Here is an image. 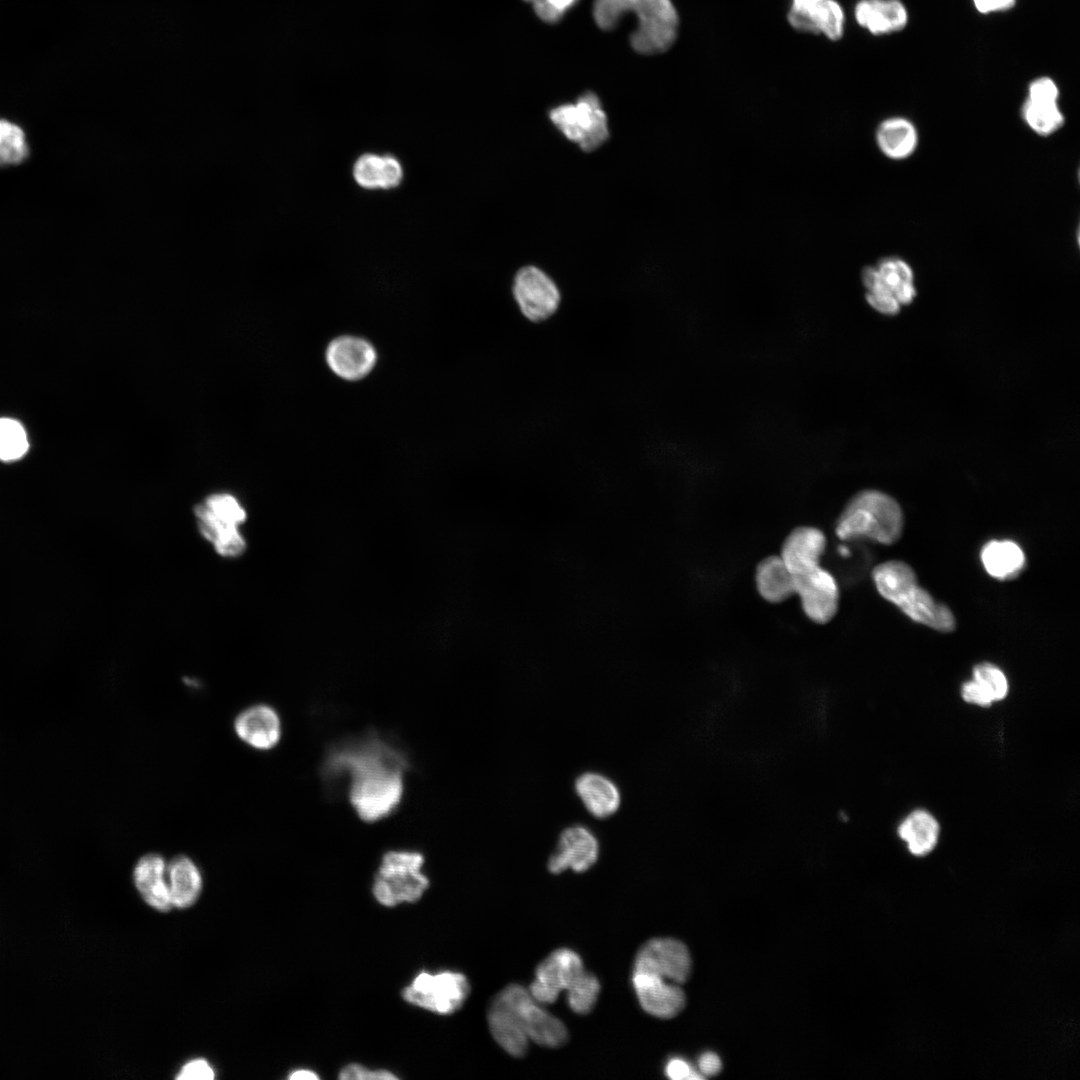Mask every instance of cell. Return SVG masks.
Wrapping results in <instances>:
<instances>
[{
	"mask_svg": "<svg viewBox=\"0 0 1080 1080\" xmlns=\"http://www.w3.org/2000/svg\"><path fill=\"white\" fill-rule=\"evenodd\" d=\"M405 755L377 734L334 745L324 760L322 775L329 784L342 777L349 781V800L365 822L392 814L403 794Z\"/></svg>",
	"mask_w": 1080,
	"mask_h": 1080,
	"instance_id": "1",
	"label": "cell"
},
{
	"mask_svg": "<svg viewBox=\"0 0 1080 1080\" xmlns=\"http://www.w3.org/2000/svg\"><path fill=\"white\" fill-rule=\"evenodd\" d=\"M629 12L634 13L637 20L630 39L637 52L656 54L670 48L679 25L677 11L670 0H595L593 6L595 22L604 30L616 26Z\"/></svg>",
	"mask_w": 1080,
	"mask_h": 1080,
	"instance_id": "2",
	"label": "cell"
},
{
	"mask_svg": "<svg viewBox=\"0 0 1080 1080\" xmlns=\"http://www.w3.org/2000/svg\"><path fill=\"white\" fill-rule=\"evenodd\" d=\"M872 578L878 593L913 621L940 632L955 629L951 610L919 586L913 569L905 562L890 560L878 564Z\"/></svg>",
	"mask_w": 1080,
	"mask_h": 1080,
	"instance_id": "3",
	"label": "cell"
},
{
	"mask_svg": "<svg viewBox=\"0 0 1080 1080\" xmlns=\"http://www.w3.org/2000/svg\"><path fill=\"white\" fill-rule=\"evenodd\" d=\"M903 530V514L897 501L878 490H862L846 504L835 524L840 540L866 539L890 545Z\"/></svg>",
	"mask_w": 1080,
	"mask_h": 1080,
	"instance_id": "4",
	"label": "cell"
},
{
	"mask_svg": "<svg viewBox=\"0 0 1080 1080\" xmlns=\"http://www.w3.org/2000/svg\"><path fill=\"white\" fill-rule=\"evenodd\" d=\"M424 857L416 851H389L382 857L372 885L373 896L383 906L418 901L429 886L422 872Z\"/></svg>",
	"mask_w": 1080,
	"mask_h": 1080,
	"instance_id": "5",
	"label": "cell"
},
{
	"mask_svg": "<svg viewBox=\"0 0 1080 1080\" xmlns=\"http://www.w3.org/2000/svg\"><path fill=\"white\" fill-rule=\"evenodd\" d=\"M197 527L223 557H238L247 547L240 532L247 513L237 498L227 493L208 496L194 508Z\"/></svg>",
	"mask_w": 1080,
	"mask_h": 1080,
	"instance_id": "6",
	"label": "cell"
},
{
	"mask_svg": "<svg viewBox=\"0 0 1080 1080\" xmlns=\"http://www.w3.org/2000/svg\"><path fill=\"white\" fill-rule=\"evenodd\" d=\"M862 282L868 304L882 314H897L901 305L910 304L916 296L911 267L896 257L885 258L876 267H866Z\"/></svg>",
	"mask_w": 1080,
	"mask_h": 1080,
	"instance_id": "7",
	"label": "cell"
},
{
	"mask_svg": "<svg viewBox=\"0 0 1080 1080\" xmlns=\"http://www.w3.org/2000/svg\"><path fill=\"white\" fill-rule=\"evenodd\" d=\"M549 118L568 140L585 152L597 149L609 137L607 116L593 92L584 93L575 103L553 108Z\"/></svg>",
	"mask_w": 1080,
	"mask_h": 1080,
	"instance_id": "8",
	"label": "cell"
},
{
	"mask_svg": "<svg viewBox=\"0 0 1080 1080\" xmlns=\"http://www.w3.org/2000/svg\"><path fill=\"white\" fill-rule=\"evenodd\" d=\"M470 993L467 977L457 971H421L403 988L402 998L430 1012L449 1015L460 1009Z\"/></svg>",
	"mask_w": 1080,
	"mask_h": 1080,
	"instance_id": "9",
	"label": "cell"
},
{
	"mask_svg": "<svg viewBox=\"0 0 1080 1080\" xmlns=\"http://www.w3.org/2000/svg\"><path fill=\"white\" fill-rule=\"evenodd\" d=\"M516 1015L529 1040L546 1046L559 1047L568 1039L565 1025L541 1008L529 991L518 984L505 987L496 995Z\"/></svg>",
	"mask_w": 1080,
	"mask_h": 1080,
	"instance_id": "10",
	"label": "cell"
},
{
	"mask_svg": "<svg viewBox=\"0 0 1080 1080\" xmlns=\"http://www.w3.org/2000/svg\"><path fill=\"white\" fill-rule=\"evenodd\" d=\"M514 301L522 316L532 323L550 319L559 309L561 294L554 280L540 268H520L512 284Z\"/></svg>",
	"mask_w": 1080,
	"mask_h": 1080,
	"instance_id": "11",
	"label": "cell"
},
{
	"mask_svg": "<svg viewBox=\"0 0 1080 1080\" xmlns=\"http://www.w3.org/2000/svg\"><path fill=\"white\" fill-rule=\"evenodd\" d=\"M633 971L647 972L670 982L682 984L691 972V957L687 947L671 938H655L638 951Z\"/></svg>",
	"mask_w": 1080,
	"mask_h": 1080,
	"instance_id": "12",
	"label": "cell"
},
{
	"mask_svg": "<svg viewBox=\"0 0 1080 1080\" xmlns=\"http://www.w3.org/2000/svg\"><path fill=\"white\" fill-rule=\"evenodd\" d=\"M584 971L582 959L575 951L555 950L537 966L528 991L537 1003L552 1004Z\"/></svg>",
	"mask_w": 1080,
	"mask_h": 1080,
	"instance_id": "13",
	"label": "cell"
},
{
	"mask_svg": "<svg viewBox=\"0 0 1080 1080\" xmlns=\"http://www.w3.org/2000/svg\"><path fill=\"white\" fill-rule=\"evenodd\" d=\"M794 594L800 598L805 615L814 623L826 624L836 615L839 587L834 576L819 566L813 571L793 576Z\"/></svg>",
	"mask_w": 1080,
	"mask_h": 1080,
	"instance_id": "14",
	"label": "cell"
},
{
	"mask_svg": "<svg viewBox=\"0 0 1080 1080\" xmlns=\"http://www.w3.org/2000/svg\"><path fill=\"white\" fill-rule=\"evenodd\" d=\"M598 856L599 843L594 834L583 825H573L561 832L547 867L553 874L567 869L585 872L596 863Z\"/></svg>",
	"mask_w": 1080,
	"mask_h": 1080,
	"instance_id": "15",
	"label": "cell"
},
{
	"mask_svg": "<svg viewBox=\"0 0 1080 1080\" xmlns=\"http://www.w3.org/2000/svg\"><path fill=\"white\" fill-rule=\"evenodd\" d=\"M632 984L641 1007L654 1017L673 1018L685 1007L686 997L680 984L639 971H633Z\"/></svg>",
	"mask_w": 1080,
	"mask_h": 1080,
	"instance_id": "16",
	"label": "cell"
},
{
	"mask_svg": "<svg viewBox=\"0 0 1080 1080\" xmlns=\"http://www.w3.org/2000/svg\"><path fill=\"white\" fill-rule=\"evenodd\" d=\"M788 21L796 30L831 40L841 38L844 30V13L835 0H793Z\"/></svg>",
	"mask_w": 1080,
	"mask_h": 1080,
	"instance_id": "17",
	"label": "cell"
},
{
	"mask_svg": "<svg viewBox=\"0 0 1080 1080\" xmlns=\"http://www.w3.org/2000/svg\"><path fill=\"white\" fill-rule=\"evenodd\" d=\"M826 543L819 528L799 526L787 535L779 556L793 576L806 574L820 566Z\"/></svg>",
	"mask_w": 1080,
	"mask_h": 1080,
	"instance_id": "18",
	"label": "cell"
},
{
	"mask_svg": "<svg viewBox=\"0 0 1080 1080\" xmlns=\"http://www.w3.org/2000/svg\"><path fill=\"white\" fill-rule=\"evenodd\" d=\"M233 726L240 740L257 750H270L281 738L280 717L276 710L267 704H255L242 710L236 716Z\"/></svg>",
	"mask_w": 1080,
	"mask_h": 1080,
	"instance_id": "19",
	"label": "cell"
},
{
	"mask_svg": "<svg viewBox=\"0 0 1080 1080\" xmlns=\"http://www.w3.org/2000/svg\"><path fill=\"white\" fill-rule=\"evenodd\" d=\"M326 360L332 371L347 380L367 375L376 362V352L367 341L352 336L333 340L327 348Z\"/></svg>",
	"mask_w": 1080,
	"mask_h": 1080,
	"instance_id": "20",
	"label": "cell"
},
{
	"mask_svg": "<svg viewBox=\"0 0 1080 1080\" xmlns=\"http://www.w3.org/2000/svg\"><path fill=\"white\" fill-rule=\"evenodd\" d=\"M166 862L162 855H143L133 870V882L143 900L159 912H169L173 906L166 877Z\"/></svg>",
	"mask_w": 1080,
	"mask_h": 1080,
	"instance_id": "21",
	"label": "cell"
},
{
	"mask_svg": "<svg viewBox=\"0 0 1080 1080\" xmlns=\"http://www.w3.org/2000/svg\"><path fill=\"white\" fill-rule=\"evenodd\" d=\"M860 26L875 35L902 30L908 22V12L900 0H860L855 7Z\"/></svg>",
	"mask_w": 1080,
	"mask_h": 1080,
	"instance_id": "22",
	"label": "cell"
},
{
	"mask_svg": "<svg viewBox=\"0 0 1080 1080\" xmlns=\"http://www.w3.org/2000/svg\"><path fill=\"white\" fill-rule=\"evenodd\" d=\"M575 791L588 812L598 819L612 816L620 806L617 786L599 773L581 774L575 781Z\"/></svg>",
	"mask_w": 1080,
	"mask_h": 1080,
	"instance_id": "23",
	"label": "cell"
},
{
	"mask_svg": "<svg viewBox=\"0 0 1080 1080\" xmlns=\"http://www.w3.org/2000/svg\"><path fill=\"white\" fill-rule=\"evenodd\" d=\"M166 877L172 906L186 909L198 900L203 880L194 861L186 855L173 857L166 865Z\"/></svg>",
	"mask_w": 1080,
	"mask_h": 1080,
	"instance_id": "24",
	"label": "cell"
},
{
	"mask_svg": "<svg viewBox=\"0 0 1080 1080\" xmlns=\"http://www.w3.org/2000/svg\"><path fill=\"white\" fill-rule=\"evenodd\" d=\"M487 1019L493 1038L505 1051L515 1057L525 1055L529 1038L515 1013L497 996L489 1006Z\"/></svg>",
	"mask_w": 1080,
	"mask_h": 1080,
	"instance_id": "25",
	"label": "cell"
},
{
	"mask_svg": "<svg viewBox=\"0 0 1080 1080\" xmlns=\"http://www.w3.org/2000/svg\"><path fill=\"white\" fill-rule=\"evenodd\" d=\"M759 595L770 603H781L794 594L793 575L779 555L762 559L755 572Z\"/></svg>",
	"mask_w": 1080,
	"mask_h": 1080,
	"instance_id": "26",
	"label": "cell"
},
{
	"mask_svg": "<svg viewBox=\"0 0 1080 1080\" xmlns=\"http://www.w3.org/2000/svg\"><path fill=\"white\" fill-rule=\"evenodd\" d=\"M898 836L915 857H924L936 847L939 838L937 820L925 810L911 812L899 825Z\"/></svg>",
	"mask_w": 1080,
	"mask_h": 1080,
	"instance_id": "27",
	"label": "cell"
},
{
	"mask_svg": "<svg viewBox=\"0 0 1080 1080\" xmlns=\"http://www.w3.org/2000/svg\"><path fill=\"white\" fill-rule=\"evenodd\" d=\"M982 564L987 573L999 580L1015 578L1025 566L1023 550L1010 540H991L980 553Z\"/></svg>",
	"mask_w": 1080,
	"mask_h": 1080,
	"instance_id": "28",
	"label": "cell"
},
{
	"mask_svg": "<svg viewBox=\"0 0 1080 1080\" xmlns=\"http://www.w3.org/2000/svg\"><path fill=\"white\" fill-rule=\"evenodd\" d=\"M877 144L887 157L900 160L909 157L918 143L914 125L905 118L894 117L883 121L876 132Z\"/></svg>",
	"mask_w": 1080,
	"mask_h": 1080,
	"instance_id": "29",
	"label": "cell"
},
{
	"mask_svg": "<svg viewBox=\"0 0 1080 1080\" xmlns=\"http://www.w3.org/2000/svg\"><path fill=\"white\" fill-rule=\"evenodd\" d=\"M1023 117L1034 132L1043 136L1054 133L1064 123V116L1057 103L1026 100Z\"/></svg>",
	"mask_w": 1080,
	"mask_h": 1080,
	"instance_id": "30",
	"label": "cell"
},
{
	"mask_svg": "<svg viewBox=\"0 0 1080 1080\" xmlns=\"http://www.w3.org/2000/svg\"><path fill=\"white\" fill-rule=\"evenodd\" d=\"M27 154L28 143L21 127L0 119V167L18 164Z\"/></svg>",
	"mask_w": 1080,
	"mask_h": 1080,
	"instance_id": "31",
	"label": "cell"
},
{
	"mask_svg": "<svg viewBox=\"0 0 1080 1080\" xmlns=\"http://www.w3.org/2000/svg\"><path fill=\"white\" fill-rule=\"evenodd\" d=\"M566 991L571 1010L584 1015L593 1009L600 992V983L593 974L584 971Z\"/></svg>",
	"mask_w": 1080,
	"mask_h": 1080,
	"instance_id": "32",
	"label": "cell"
},
{
	"mask_svg": "<svg viewBox=\"0 0 1080 1080\" xmlns=\"http://www.w3.org/2000/svg\"><path fill=\"white\" fill-rule=\"evenodd\" d=\"M27 450L28 440L22 425L14 419L0 418V460H17Z\"/></svg>",
	"mask_w": 1080,
	"mask_h": 1080,
	"instance_id": "33",
	"label": "cell"
},
{
	"mask_svg": "<svg viewBox=\"0 0 1080 1080\" xmlns=\"http://www.w3.org/2000/svg\"><path fill=\"white\" fill-rule=\"evenodd\" d=\"M972 680L992 702L1004 699L1008 693L1005 674L991 663L977 664L973 669Z\"/></svg>",
	"mask_w": 1080,
	"mask_h": 1080,
	"instance_id": "34",
	"label": "cell"
},
{
	"mask_svg": "<svg viewBox=\"0 0 1080 1080\" xmlns=\"http://www.w3.org/2000/svg\"><path fill=\"white\" fill-rule=\"evenodd\" d=\"M380 160V157L373 154L363 155L357 160L354 167V177L361 186L366 188L379 187Z\"/></svg>",
	"mask_w": 1080,
	"mask_h": 1080,
	"instance_id": "35",
	"label": "cell"
},
{
	"mask_svg": "<svg viewBox=\"0 0 1080 1080\" xmlns=\"http://www.w3.org/2000/svg\"><path fill=\"white\" fill-rule=\"evenodd\" d=\"M530 2L543 21L555 23L570 9L578 0H525Z\"/></svg>",
	"mask_w": 1080,
	"mask_h": 1080,
	"instance_id": "36",
	"label": "cell"
},
{
	"mask_svg": "<svg viewBox=\"0 0 1080 1080\" xmlns=\"http://www.w3.org/2000/svg\"><path fill=\"white\" fill-rule=\"evenodd\" d=\"M342 1080H395L398 1077L386 1069H370L361 1064L350 1063L339 1072Z\"/></svg>",
	"mask_w": 1080,
	"mask_h": 1080,
	"instance_id": "37",
	"label": "cell"
},
{
	"mask_svg": "<svg viewBox=\"0 0 1080 1080\" xmlns=\"http://www.w3.org/2000/svg\"><path fill=\"white\" fill-rule=\"evenodd\" d=\"M1058 97L1059 89L1049 77H1040L1029 85L1027 99L1029 101L1057 103Z\"/></svg>",
	"mask_w": 1080,
	"mask_h": 1080,
	"instance_id": "38",
	"label": "cell"
},
{
	"mask_svg": "<svg viewBox=\"0 0 1080 1080\" xmlns=\"http://www.w3.org/2000/svg\"><path fill=\"white\" fill-rule=\"evenodd\" d=\"M175 1078L181 1080H212L215 1078V1072L207 1060L197 1058L185 1063Z\"/></svg>",
	"mask_w": 1080,
	"mask_h": 1080,
	"instance_id": "39",
	"label": "cell"
},
{
	"mask_svg": "<svg viewBox=\"0 0 1080 1080\" xmlns=\"http://www.w3.org/2000/svg\"><path fill=\"white\" fill-rule=\"evenodd\" d=\"M402 177V170L398 161L392 157H383L380 160L379 187L391 188L397 186Z\"/></svg>",
	"mask_w": 1080,
	"mask_h": 1080,
	"instance_id": "40",
	"label": "cell"
},
{
	"mask_svg": "<svg viewBox=\"0 0 1080 1080\" xmlns=\"http://www.w3.org/2000/svg\"><path fill=\"white\" fill-rule=\"evenodd\" d=\"M665 1074L673 1080H698L704 1077L682 1058H671L665 1066Z\"/></svg>",
	"mask_w": 1080,
	"mask_h": 1080,
	"instance_id": "41",
	"label": "cell"
},
{
	"mask_svg": "<svg viewBox=\"0 0 1080 1080\" xmlns=\"http://www.w3.org/2000/svg\"><path fill=\"white\" fill-rule=\"evenodd\" d=\"M962 698L968 702L978 706L987 707L993 702L980 690V688L974 683L973 680L967 681L961 688Z\"/></svg>",
	"mask_w": 1080,
	"mask_h": 1080,
	"instance_id": "42",
	"label": "cell"
},
{
	"mask_svg": "<svg viewBox=\"0 0 1080 1080\" xmlns=\"http://www.w3.org/2000/svg\"><path fill=\"white\" fill-rule=\"evenodd\" d=\"M721 1067V1059L713 1052H705L698 1059V1072L703 1077L717 1075L721 1071Z\"/></svg>",
	"mask_w": 1080,
	"mask_h": 1080,
	"instance_id": "43",
	"label": "cell"
},
{
	"mask_svg": "<svg viewBox=\"0 0 1080 1080\" xmlns=\"http://www.w3.org/2000/svg\"><path fill=\"white\" fill-rule=\"evenodd\" d=\"M975 8L982 14L997 13L1011 9L1016 0H972Z\"/></svg>",
	"mask_w": 1080,
	"mask_h": 1080,
	"instance_id": "44",
	"label": "cell"
},
{
	"mask_svg": "<svg viewBox=\"0 0 1080 1080\" xmlns=\"http://www.w3.org/2000/svg\"><path fill=\"white\" fill-rule=\"evenodd\" d=\"M289 1079H292V1080H315V1079H319V1076L312 1070L298 1069V1070L293 1071L289 1075Z\"/></svg>",
	"mask_w": 1080,
	"mask_h": 1080,
	"instance_id": "45",
	"label": "cell"
}]
</instances>
